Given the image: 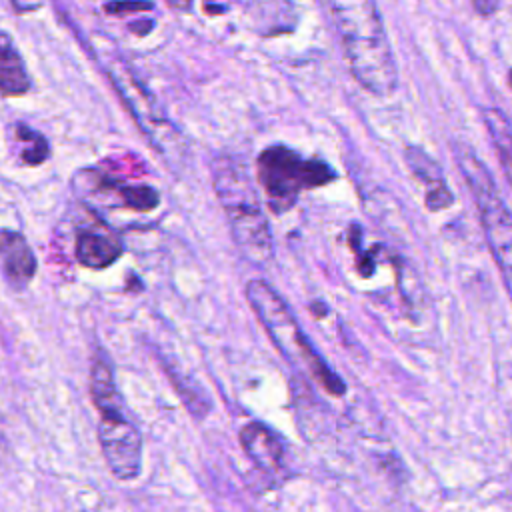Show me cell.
Returning a JSON list of instances; mask_svg holds the SVG:
<instances>
[{"label": "cell", "mask_w": 512, "mask_h": 512, "mask_svg": "<svg viewBox=\"0 0 512 512\" xmlns=\"http://www.w3.org/2000/svg\"><path fill=\"white\" fill-rule=\"evenodd\" d=\"M356 82L374 96H392L398 70L374 0H324Z\"/></svg>", "instance_id": "obj_1"}, {"label": "cell", "mask_w": 512, "mask_h": 512, "mask_svg": "<svg viewBox=\"0 0 512 512\" xmlns=\"http://www.w3.org/2000/svg\"><path fill=\"white\" fill-rule=\"evenodd\" d=\"M212 186L228 220L232 240L242 256L256 266L272 262V230L244 164L234 156L214 158Z\"/></svg>", "instance_id": "obj_2"}, {"label": "cell", "mask_w": 512, "mask_h": 512, "mask_svg": "<svg viewBox=\"0 0 512 512\" xmlns=\"http://www.w3.org/2000/svg\"><path fill=\"white\" fill-rule=\"evenodd\" d=\"M244 294L272 344L286 358V362L306 370L326 392L342 396L346 392V384L314 350L284 298L260 278L248 280Z\"/></svg>", "instance_id": "obj_3"}, {"label": "cell", "mask_w": 512, "mask_h": 512, "mask_svg": "<svg viewBox=\"0 0 512 512\" xmlns=\"http://www.w3.org/2000/svg\"><path fill=\"white\" fill-rule=\"evenodd\" d=\"M452 154L474 198L488 248L512 298V212L502 200L492 172L478 158L472 146L466 142H454Z\"/></svg>", "instance_id": "obj_4"}, {"label": "cell", "mask_w": 512, "mask_h": 512, "mask_svg": "<svg viewBox=\"0 0 512 512\" xmlns=\"http://www.w3.org/2000/svg\"><path fill=\"white\" fill-rule=\"evenodd\" d=\"M256 174L274 214L288 212L304 190L326 186L336 178V172L324 160L302 158L284 144H274L260 152Z\"/></svg>", "instance_id": "obj_5"}, {"label": "cell", "mask_w": 512, "mask_h": 512, "mask_svg": "<svg viewBox=\"0 0 512 512\" xmlns=\"http://www.w3.org/2000/svg\"><path fill=\"white\" fill-rule=\"evenodd\" d=\"M98 444L114 478L136 480L142 472V436L124 412L100 414Z\"/></svg>", "instance_id": "obj_6"}, {"label": "cell", "mask_w": 512, "mask_h": 512, "mask_svg": "<svg viewBox=\"0 0 512 512\" xmlns=\"http://www.w3.org/2000/svg\"><path fill=\"white\" fill-rule=\"evenodd\" d=\"M238 442L262 474L278 478L286 472V444L268 424L258 420L244 424L238 432Z\"/></svg>", "instance_id": "obj_7"}, {"label": "cell", "mask_w": 512, "mask_h": 512, "mask_svg": "<svg viewBox=\"0 0 512 512\" xmlns=\"http://www.w3.org/2000/svg\"><path fill=\"white\" fill-rule=\"evenodd\" d=\"M106 72H108L112 84L116 86V90L122 94L130 112L134 114V120L138 122L140 130L150 140H158V134L166 132L164 126H170V124L160 114H156L152 100L142 90V86L138 82H134L126 64L122 60H112L106 64Z\"/></svg>", "instance_id": "obj_8"}, {"label": "cell", "mask_w": 512, "mask_h": 512, "mask_svg": "<svg viewBox=\"0 0 512 512\" xmlns=\"http://www.w3.org/2000/svg\"><path fill=\"white\" fill-rule=\"evenodd\" d=\"M0 272L16 292L28 288L38 272V260L26 236L12 228H0Z\"/></svg>", "instance_id": "obj_9"}, {"label": "cell", "mask_w": 512, "mask_h": 512, "mask_svg": "<svg viewBox=\"0 0 512 512\" xmlns=\"http://www.w3.org/2000/svg\"><path fill=\"white\" fill-rule=\"evenodd\" d=\"M122 252L124 248L118 234L102 222L84 226L74 236V258L84 268H108L122 256Z\"/></svg>", "instance_id": "obj_10"}, {"label": "cell", "mask_w": 512, "mask_h": 512, "mask_svg": "<svg viewBox=\"0 0 512 512\" xmlns=\"http://www.w3.org/2000/svg\"><path fill=\"white\" fill-rule=\"evenodd\" d=\"M404 160H406L410 172L426 186L424 204L428 210L440 212L454 202V196L444 182L442 170L432 156H428L420 146H406Z\"/></svg>", "instance_id": "obj_11"}, {"label": "cell", "mask_w": 512, "mask_h": 512, "mask_svg": "<svg viewBox=\"0 0 512 512\" xmlns=\"http://www.w3.org/2000/svg\"><path fill=\"white\" fill-rule=\"evenodd\" d=\"M30 90V76L26 64L16 50L12 38L0 30V94L24 96Z\"/></svg>", "instance_id": "obj_12"}, {"label": "cell", "mask_w": 512, "mask_h": 512, "mask_svg": "<svg viewBox=\"0 0 512 512\" xmlns=\"http://www.w3.org/2000/svg\"><path fill=\"white\" fill-rule=\"evenodd\" d=\"M90 396L100 414L124 412V402L116 388L114 370L106 356H98L90 366Z\"/></svg>", "instance_id": "obj_13"}, {"label": "cell", "mask_w": 512, "mask_h": 512, "mask_svg": "<svg viewBox=\"0 0 512 512\" xmlns=\"http://www.w3.org/2000/svg\"><path fill=\"white\" fill-rule=\"evenodd\" d=\"M162 364H164V370L168 374V380L172 382L176 394L184 402L190 416L196 418V420H204L212 412V400L206 394V390L202 388V384L196 382L190 374H184L176 366L168 364L166 360H162Z\"/></svg>", "instance_id": "obj_14"}, {"label": "cell", "mask_w": 512, "mask_h": 512, "mask_svg": "<svg viewBox=\"0 0 512 512\" xmlns=\"http://www.w3.org/2000/svg\"><path fill=\"white\" fill-rule=\"evenodd\" d=\"M486 130L492 138L494 150L498 154L502 172L512 186V124L500 108H484L482 112Z\"/></svg>", "instance_id": "obj_15"}, {"label": "cell", "mask_w": 512, "mask_h": 512, "mask_svg": "<svg viewBox=\"0 0 512 512\" xmlns=\"http://www.w3.org/2000/svg\"><path fill=\"white\" fill-rule=\"evenodd\" d=\"M16 136L18 140L24 144V150H22V160L28 164V166H38L42 162L48 160L50 156V146H48V140L32 130L30 126L26 124H16Z\"/></svg>", "instance_id": "obj_16"}, {"label": "cell", "mask_w": 512, "mask_h": 512, "mask_svg": "<svg viewBox=\"0 0 512 512\" xmlns=\"http://www.w3.org/2000/svg\"><path fill=\"white\" fill-rule=\"evenodd\" d=\"M154 8L152 2L148 0H116V2H110L106 4V12L110 14H124V12H132V10H150Z\"/></svg>", "instance_id": "obj_17"}, {"label": "cell", "mask_w": 512, "mask_h": 512, "mask_svg": "<svg viewBox=\"0 0 512 512\" xmlns=\"http://www.w3.org/2000/svg\"><path fill=\"white\" fill-rule=\"evenodd\" d=\"M476 14L488 18L498 10V0H470Z\"/></svg>", "instance_id": "obj_18"}, {"label": "cell", "mask_w": 512, "mask_h": 512, "mask_svg": "<svg viewBox=\"0 0 512 512\" xmlns=\"http://www.w3.org/2000/svg\"><path fill=\"white\" fill-rule=\"evenodd\" d=\"M168 6L176 8V10H190L192 6V0H166Z\"/></svg>", "instance_id": "obj_19"}, {"label": "cell", "mask_w": 512, "mask_h": 512, "mask_svg": "<svg viewBox=\"0 0 512 512\" xmlns=\"http://www.w3.org/2000/svg\"><path fill=\"white\" fill-rule=\"evenodd\" d=\"M508 78H510V86H512V70H510V74H508Z\"/></svg>", "instance_id": "obj_20"}]
</instances>
